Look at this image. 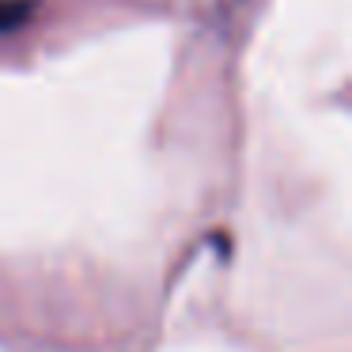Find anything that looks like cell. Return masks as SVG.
<instances>
[{"label": "cell", "instance_id": "cell-1", "mask_svg": "<svg viewBox=\"0 0 352 352\" xmlns=\"http://www.w3.org/2000/svg\"><path fill=\"white\" fill-rule=\"evenodd\" d=\"M34 0H0V31H16L31 19Z\"/></svg>", "mask_w": 352, "mask_h": 352}]
</instances>
